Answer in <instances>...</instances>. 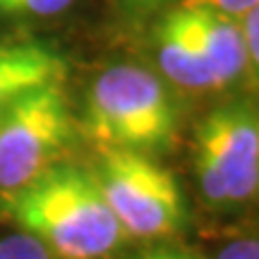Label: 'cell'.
I'll list each match as a JSON object with an SVG mask.
<instances>
[{
  "instance_id": "6da1fadb",
  "label": "cell",
  "mask_w": 259,
  "mask_h": 259,
  "mask_svg": "<svg viewBox=\"0 0 259 259\" xmlns=\"http://www.w3.org/2000/svg\"><path fill=\"white\" fill-rule=\"evenodd\" d=\"M0 213L60 259L106 257L125 238L94 173L77 166L53 163L24 185L0 192Z\"/></svg>"
},
{
  "instance_id": "7a4b0ae2",
  "label": "cell",
  "mask_w": 259,
  "mask_h": 259,
  "mask_svg": "<svg viewBox=\"0 0 259 259\" xmlns=\"http://www.w3.org/2000/svg\"><path fill=\"white\" fill-rule=\"evenodd\" d=\"M176 106L163 82L137 65H113L87 94L84 127L106 149L151 151L176 132Z\"/></svg>"
},
{
  "instance_id": "3957f363",
  "label": "cell",
  "mask_w": 259,
  "mask_h": 259,
  "mask_svg": "<svg viewBox=\"0 0 259 259\" xmlns=\"http://www.w3.org/2000/svg\"><path fill=\"white\" fill-rule=\"evenodd\" d=\"M94 178L125 235L161 238L183 228L187 213L176 176L142 151L106 149Z\"/></svg>"
},
{
  "instance_id": "277c9868",
  "label": "cell",
  "mask_w": 259,
  "mask_h": 259,
  "mask_svg": "<svg viewBox=\"0 0 259 259\" xmlns=\"http://www.w3.org/2000/svg\"><path fill=\"white\" fill-rule=\"evenodd\" d=\"M74 137L63 82L22 94L0 115V192L29 183L56 163Z\"/></svg>"
},
{
  "instance_id": "5b68a950",
  "label": "cell",
  "mask_w": 259,
  "mask_h": 259,
  "mask_svg": "<svg viewBox=\"0 0 259 259\" xmlns=\"http://www.w3.org/2000/svg\"><path fill=\"white\" fill-rule=\"evenodd\" d=\"M194 168L211 204L247 202L259 185V122L250 103L206 113L197 127Z\"/></svg>"
},
{
  "instance_id": "8992f818",
  "label": "cell",
  "mask_w": 259,
  "mask_h": 259,
  "mask_svg": "<svg viewBox=\"0 0 259 259\" xmlns=\"http://www.w3.org/2000/svg\"><path fill=\"white\" fill-rule=\"evenodd\" d=\"M158 63L168 79L180 87L187 89L219 87L185 8L173 10L158 27Z\"/></svg>"
},
{
  "instance_id": "52a82bcc",
  "label": "cell",
  "mask_w": 259,
  "mask_h": 259,
  "mask_svg": "<svg viewBox=\"0 0 259 259\" xmlns=\"http://www.w3.org/2000/svg\"><path fill=\"white\" fill-rule=\"evenodd\" d=\"M67 60L44 44H0V115L22 94L65 82Z\"/></svg>"
},
{
  "instance_id": "ba28073f",
  "label": "cell",
  "mask_w": 259,
  "mask_h": 259,
  "mask_svg": "<svg viewBox=\"0 0 259 259\" xmlns=\"http://www.w3.org/2000/svg\"><path fill=\"white\" fill-rule=\"evenodd\" d=\"M183 8L190 15V22H192L197 38L204 48V56L213 70L216 84L223 87V84H231L233 79H238L247 65L240 24L228 15L216 12V10L187 8V5H183Z\"/></svg>"
},
{
  "instance_id": "9c48e42d",
  "label": "cell",
  "mask_w": 259,
  "mask_h": 259,
  "mask_svg": "<svg viewBox=\"0 0 259 259\" xmlns=\"http://www.w3.org/2000/svg\"><path fill=\"white\" fill-rule=\"evenodd\" d=\"M0 259H60L44 242L24 231L0 238Z\"/></svg>"
},
{
  "instance_id": "30bf717a",
  "label": "cell",
  "mask_w": 259,
  "mask_h": 259,
  "mask_svg": "<svg viewBox=\"0 0 259 259\" xmlns=\"http://www.w3.org/2000/svg\"><path fill=\"white\" fill-rule=\"evenodd\" d=\"M74 0H0V15L12 17H48L58 15Z\"/></svg>"
},
{
  "instance_id": "8fae6325",
  "label": "cell",
  "mask_w": 259,
  "mask_h": 259,
  "mask_svg": "<svg viewBox=\"0 0 259 259\" xmlns=\"http://www.w3.org/2000/svg\"><path fill=\"white\" fill-rule=\"evenodd\" d=\"M259 0H187V8H209L228 17H242L247 10L257 8Z\"/></svg>"
},
{
  "instance_id": "7c38bea8",
  "label": "cell",
  "mask_w": 259,
  "mask_h": 259,
  "mask_svg": "<svg viewBox=\"0 0 259 259\" xmlns=\"http://www.w3.org/2000/svg\"><path fill=\"white\" fill-rule=\"evenodd\" d=\"M257 19H259V12L257 8L247 10L242 15V22H240V31H242V44H245V53H247V63L257 65L259 60V53H257Z\"/></svg>"
},
{
  "instance_id": "4fadbf2b",
  "label": "cell",
  "mask_w": 259,
  "mask_h": 259,
  "mask_svg": "<svg viewBox=\"0 0 259 259\" xmlns=\"http://www.w3.org/2000/svg\"><path fill=\"white\" fill-rule=\"evenodd\" d=\"M216 259H259V242L257 238H240L228 242Z\"/></svg>"
},
{
  "instance_id": "5bb4252c",
  "label": "cell",
  "mask_w": 259,
  "mask_h": 259,
  "mask_svg": "<svg viewBox=\"0 0 259 259\" xmlns=\"http://www.w3.org/2000/svg\"><path fill=\"white\" fill-rule=\"evenodd\" d=\"M125 259H199L190 254V252L183 250H168V247H161V250H147V252H139V254H132V257Z\"/></svg>"
},
{
  "instance_id": "9a60e30c",
  "label": "cell",
  "mask_w": 259,
  "mask_h": 259,
  "mask_svg": "<svg viewBox=\"0 0 259 259\" xmlns=\"http://www.w3.org/2000/svg\"><path fill=\"white\" fill-rule=\"evenodd\" d=\"M135 5H142V8H154V5H161V3H166V0H132Z\"/></svg>"
}]
</instances>
